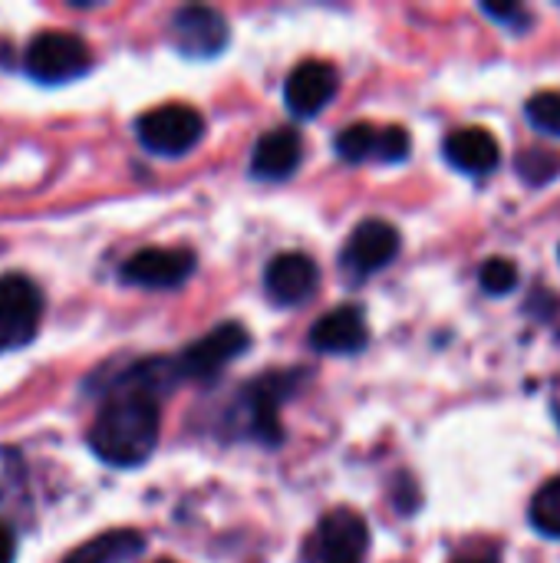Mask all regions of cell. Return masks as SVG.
Masks as SVG:
<instances>
[{"label":"cell","instance_id":"6da1fadb","mask_svg":"<svg viewBox=\"0 0 560 563\" xmlns=\"http://www.w3.org/2000/svg\"><path fill=\"white\" fill-rule=\"evenodd\" d=\"M158 432V396L142 386L112 379V386L106 389V402L89 429V449L116 468H135L152 459Z\"/></svg>","mask_w":560,"mask_h":563},{"label":"cell","instance_id":"7a4b0ae2","mask_svg":"<svg viewBox=\"0 0 560 563\" xmlns=\"http://www.w3.org/2000/svg\"><path fill=\"white\" fill-rule=\"evenodd\" d=\"M307 369H274L267 376H257L254 383L244 386L241 399H238V412L234 422L241 429V435L274 449L284 442V426H281V406L300 393V386L307 383Z\"/></svg>","mask_w":560,"mask_h":563},{"label":"cell","instance_id":"3957f363","mask_svg":"<svg viewBox=\"0 0 560 563\" xmlns=\"http://www.w3.org/2000/svg\"><path fill=\"white\" fill-rule=\"evenodd\" d=\"M251 346V333L248 327L228 320V323H218L215 330H208L205 336H198L195 343H188L175 360H172V373H175V383L178 379H188V383H211L221 376V369L228 363H234L241 353H248Z\"/></svg>","mask_w":560,"mask_h":563},{"label":"cell","instance_id":"277c9868","mask_svg":"<svg viewBox=\"0 0 560 563\" xmlns=\"http://www.w3.org/2000/svg\"><path fill=\"white\" fill-rule=\"evenodd\" d=\"M135 135L152 155L182 158L205 139V115L182 102L155 106L135 119Z\"/></svg>","mask_w":560,"mask_h":563},{"label":"cell","instance_id":"5b68a950","mask_svg":"<svg viewBox=\"0 0 560 563\" xmlns=\"http://www.w3.org/2000/svg\"><path fill=\"white\" fill-rule=\"evenodd\" d=\"M89 66H92V53L86 40L76 33H63V30L36 33L23 53V69L30 73V79L46 82V86L79 79L83 73H89Z\"/></svg>","mask_w":560,"mask_h":563},{"label":"cell","instance_id":"8992f818","mask_svg":"<svg viewBox=\"0 0 560 563\" xmlns=\"http://www.w3.org/2000/svg\"><path fill=\"white\" fill-rule=\"evenodd\" d=\"M370 528L353 508H333L323 515L304 548L307 563H366Z\"/></svg>","mask_w":560,"mask_h":563},{"label":"cell","instance_id":"52a82bcc","mask_svg":"<svg viewBox=\"0 0 560 563\" xmlns=\"http://www.w3.org/2000/svg\"><path fill=\"white\" fill-rule=\"evenodd\" d=\"M43 320V294L23 274L0 277V353L23 350L33 343Z\"/></svg>","mask_w":560,"mask_h":563},{"label":"cell","instance_id":"ba28073f","mask_svg":"<svg viewBox=\"0 0 560 563\" xmlns=\"http://www.w3.org/2000/svg\"><path fill=\"white\" fill-rule=\"evenodd\" d=\"M168 36L178 46V53L195 56V59H208V56H218L228 46L231 26H228L221 10L191 3V7L175 10V16L168 23Z\"/></svg>","mask_w":560,"mask_h":563},{"label":"cell","instance_id":"9c48e42d","mask_svg":"<svg viewBox=\"0 0 560 563\" xmlns=\"http://www.w3.org/2000/svg\"><path fill=\"white\" fill-rule=\"evenodd\" d=\"M399 244H403L399 231L389 221L370 218V221L356 224L353 234L347 238L340 264H343V271L350 277L363 280V277H373L383 267H389L396 261V254H399Z\"/></svg>","mask_w":560,"mask_h":563},{"label":"cell","instance_id":"30bf717a","mask_svg":"<svg viewBox=\"0 0 560 563\" xmlns=\"http://www.w3.org/2000/svg\"><path fill=\"white\" fill-rule=\"evenodd\" d=\"M195 274V251L188 247H145L132 254L119 277L129 287H145V290H175Z\"/></svg>","mask_w":560,"mask_h":563},{"label":"cell","instance_id":"8fae6325","mask_svg":"<svg viewBox=\"0 0 560 563\" xmlns=\"http://www.w3.org/2000/svg\"><path fill=\"white\" fill-rule=\"evenodd\" d=\"M337 155L350 165L360 162H403L413 148V139L403 125H373L353 122L337 132Z\"/></svg>","mask_w":560,"mask_h":563},{"label":"cell","instance_id":"7c38bea8","mask_svg":"<svg viewBox=\"0 0 560 563\" xmlns=\"http://www.w3.org/2000/svg\"><path fill=\"white\" fill-rule=\"evenodd\" d=\"M337 92H340L337 66L327 59H304L300 66L290 69L284 82V106L297 119H314L333 102Z\"/></svg>","mask_w":560,"mask_h":563},{"label":"cell","instance_id":"4fadbf2b","mask_svg":"<svg viewBox=\"0 0 560 563\" xmlns=\"http://www.w3.org/2000/svg\"><path fill=\"white\" fill-rule=\"evenodd\" d=\"M320 284V267L304 251L277 254L264 271V290L277 307H300L314 297Z\"/></svg>","mask_w":560,"mask_h":563},{"label":"cell","instance_id":"5bb4252c","mask_svg":"<svg viewBox=\"0 0 560 563\" xmlns=\"http://www.w3.org/2000/svg\"><path fill=\"white\" fill-rule=\"evenodd\" d=\"M366 343H370V327L356 303H343L323 313L310 327V346L327 356H350V353L366 350Z\"/></svg>","mask_w":560,"mask_h":563},{"label":"cell","instance_id":"9a60e30c","mask_svg":"<svg viewBox=\"0 0 560 563\" xmlns=\"http://www.w3.org/2000/svg\"><path fill=\"white\" fill-rule=\"evenodd\" d=\"M304 158V139L294 125L264 132L251 152V175L261 181H287Z\"/></svg>","mask_w":560,"mask_h":563},{"label":"cell","instance_id":"2e32d148","mask_svg":"<svg viewBox=\"0 0 560 563\" xmlns=\"http://www.w3.org/2000/svg\"><path fill=\"white\" fill-rule=\"evenodd\" d=\"M442 152H446V158H449L452 168H459V172H465V175H475V178L492 175V172L498 168V162H502V145H498V139H495L488 129H482V125L455 129V132L446 139Z\"/></svg>","mask_w":560,"mask_h":563},{"label":"cell","instance_id":"e0dca14e","mask_svg":"<svg viewBox=\"0 0 560 563\" xmlns=\"http://www.w3.org/2000/svg\"><path fill=\"white\" fill-rule=\"evenodd\" d=\"M145 548V538L139 531H109L99 534L92 541H86L83 548H76L63 563H122L125 558L139 554Z\"/></svg>","mask_w":560,"mask_h":563},{"label":"cell","instance_id":"ac0fdd59","mask_svg":"<svg viewBox=\"0 0 560 563\" xmlns=\"http://www.w3.org/2000/svg\"><path fill=\"white\" fill-rule=\"evenodd\" d=\"M531 525L545 538H560V475L551 478L531 501Z\"/></svg>","mask_w":560,"mask_h":563},{"label":"cell","instance_id":"d6986e66","mask_svg":"<svg viewBox=\"0 0 560 563\" xmlns=\"http://www.w3.org/2000/svg\"><path fill=\"white\" fill-rule=\"evenodd\" d=\"M515 168H518V175H521L531 188H541V185L554 181L560 175V155L545 152V148H525Z\"/></svg>","mask_w":560,"mask_h":563},{"label":"cell","instance_id":"ffe728a7","mask_svg":"<svg viewBox=\"0 0 560 563\" xmlns=\"http://www.w3.org/2000/svg\"><path fill=\"white\" fill-rule=\"evenodd\" d=\"M479 280H482V290L485 294H495V297H505L518 287V267L508 261V257H488L479 271Z\"/></svg>","mask_w":560,"mask_h":563},{"label":"cell","instance_id":"44dd1931","mask_svg":"<svg viewBox=\"0 0 560 563\" xmlns=\"http://www.w3.org/2000/svg\"><path fill=\"white\" fill-rule=\"evenodd\" d=\"M528 119L538 132L560 135V89H548L528 99Z\"/></svg>","mask_w":560,"mask_h":563},{"label":"cell","instance_id":"7402d4cb","mask_svg":"<svg viewBox=\"0 0 560 563\" xmlns=\"http://www.w3.org/2000/svg\"><path fill=\"white\" fill-rule=\"evenodd\" d=\"M482 13L505 23L508 30H528L531 26V10L521 3H482Z\"/></svg>","mask_w":560,"mask_h":563},{"label":"cell","instance_id":"603a6c76","mask_svg":"<svg viewBox=\"0 0 560 563\" xmlns=\"http://www.w3.org/2000/svg\"><path fill=\"white\" fill-rule=\"evenodd\" d=\"M17 554V538L7 525H0V563H13Z\"/></svg>","mask_w":560,"mask_h":563},{"label":"cell","instance_id":"cb8c5ba5","mask_svg":"<svg viewBox=\"0 0 560 563\" xmlns=\"http://www.w3.org/2000/svg\"><path fill=\"white\" fill-rule=\"evenodd\" d=\"M455 563H502L495 554H485V558H462V561Z\"/></svg>","mask_w":560,"mask_h":563},{"label":"cell","instance_id":"d4e9b609","mask_svg":"<svg viewBox=\"0 0 560 563\" xmlns=\"http://www.w3.org/2000/svg\"><path fill=\"white\" fill-rule=\"evenodd\" d=\"M158 563H172V561H158Z\"/></svg>","mask_w":560,"mask_h":563}]
</instances>
